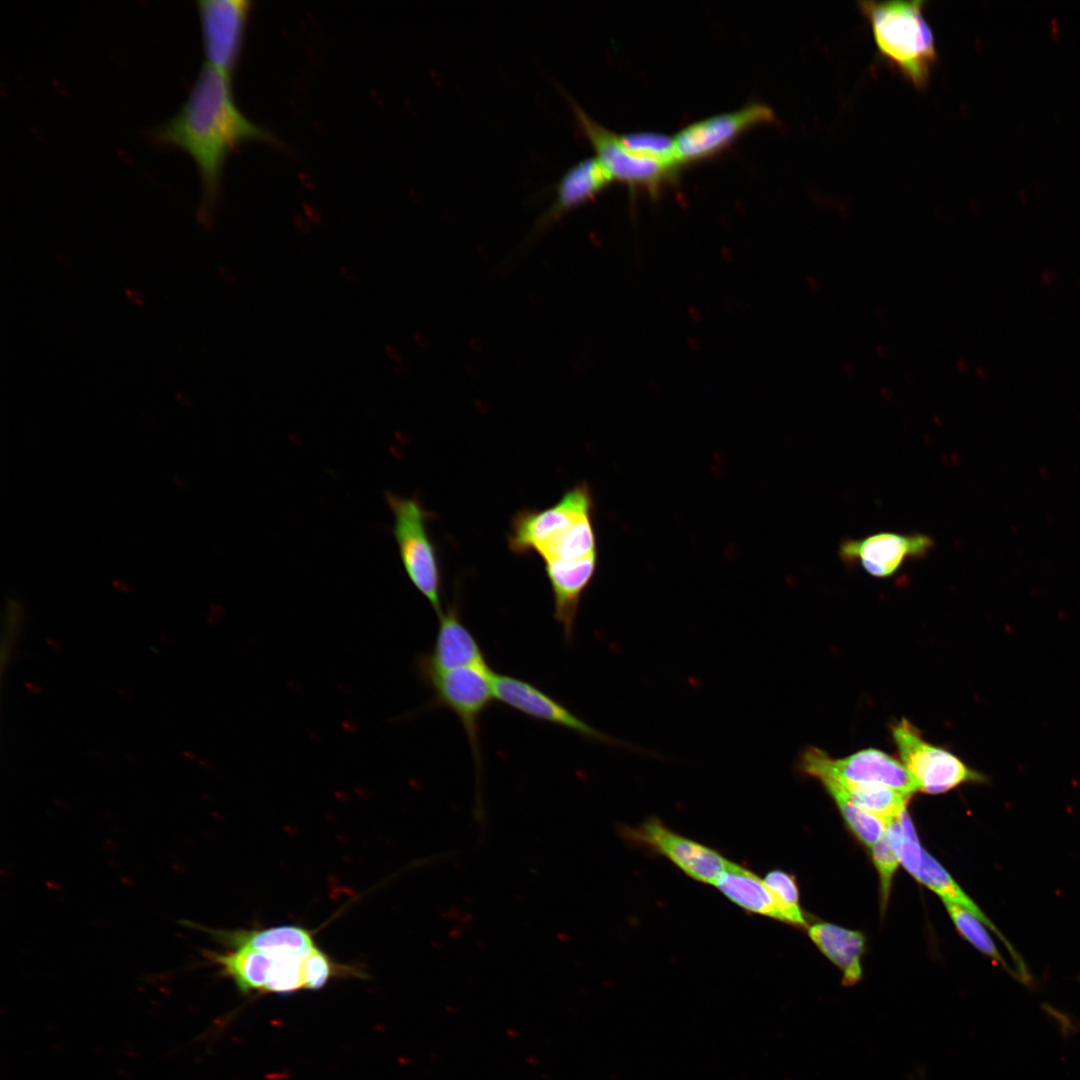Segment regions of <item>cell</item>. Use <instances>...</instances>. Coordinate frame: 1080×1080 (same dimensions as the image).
Masks as SVG:
<instances>
[{"label": "cell", "instance_id": "d4e9b609", "mask_svg": "<svg viewBox=\"0 0 1080 1080\" xmlns=\"http://www.w3.org/2000/svg\"><path fill=\"white\" fill-rule=\"evenodd\" d=\"M943 902L959 933L980 952L1011 972L981 922L962 907L948 901Z\"/></svg>", "mask_w": 1080, "mask_h": 1080}, {"label": "cell", "instance_id": "9a60e30c", "mask_svg": "<svg viewBox=\"0 0 1080 1080\" xmlns=\"http://www.w3.org/2000/svg\"><path fill=\"white\" fill-rule=\"evenodd\" d=\"M438 619V630L431 650L419 654L415 659L416 674L423 684L446 671L490 666L478 640L461 618L457 598Z\"/></svg>", "mask_w": 1080, "mask_h": 1080}, {"label": "cell", "instance_id": "30bf717a", "mask_svg": "<svg viewBox=\"0 0 1080 1080\" xmlns=\"http://www.w3.org/2000/svg\"><path fill=\"white\" fill-rule=\"evenodd\" d=\"M774 120V112L768 105L753 102L693 122L673 136L676 160L683 166L710 158L747 130Z\"/></svg>", "mask_w": 1080, "mask_h": 1080}, {"label": "cell", "instance_id": "6da1fadb", "mask_svg": "<svg viewBox=\"0 0 1080 1080\" xmlns=\"http://www.w3.org/2000/svg\"><path fill=\"white\" fill-rule=\"evenodd\" d=\"M183 924L209 933L223 946L203 955L243 995L318 990L335 978L365 976L359 968L332 959L318 946L313 931L302 926L223 930Z\"/></svg>", "mask_w": 1080, "mask_h": 1080}, {"label": "cell", "instance_id": "44dd1931", "mask_svg": "<svg viewBox=\"0 0 1080 1080\" xmlns=\"http://www.w3.org/2000/svg\"><path fill=\"white\" fill-rule=\"evenodd\" d=\"M837 783L856 806L886 821L898 817L910 799V796L881 784Z\"/></svg>", "mask_w": 1080, "mask_h": 1080}, {"label": "cell", "instance_id": "d6986e66", "mask_svg": "<svg viewBox=\"0 0 1080 1080\" xmlns=\"http://www.w3.org/2000/svg\"><path fill=\"white\" fill-rule=\"evenodd\" d=\"M714 885L744 910L783 921L775 896L764 880L750 870L729 861Z\"/></svg>", "mask_w": 1080, "mask_h": 1080}, {"label": "cell", "instance_id": "7402d4cb", "mask_svg": "<svg viewBox=\"0 0 1080 1080\" xmlns=\"http://www.w3.org/2000/svg\"><path fill=\"white\" fill-rule=\"evenodd\" d=\"M834 799L850 830L866 846L872 847L883 835L887 821L856 806L834 780H820Z\"/></svg>", "mask_w": 1080, "mask_h": 1080}, {"label": "cell", "instance_id": "ac0fdd59", "mask_svg": "<svg viewBox=\"0 0 1080 1080\" xmlns=\"http://www.w3.org/2000/svg\"><path fill=\"white\" fill-rule=\"evenodd\" d=\"M808 934L822 953L842 971L843 985L852 986L860 981L865 945L861 932L831 923H816L809 926Z\"/></svg>", "mask_w": 1080, "mask_h": 1080}, {"label": "cell", "instance_id": "4fadbf2b", "mask_svg": "<svg viewBox=\"0 0 1080 1080\" xmlns=\"http://www.w3.org/2000/svg\"><path fill=\"white\" fill-rule=\"evenodd\" d=\"M492 685L495 699L533 720L562 727L592 741L618 745L617 740L579 718L563 703L529 681L494 671Z\"/></svg>", "mask_w": 1080, "mask_h": 1080}, {"label": "cell", "instance_id": "2e32d148", "mask_svg": "<svg viewBox=\"0 0 1080 1080\" xmlns=\"http://www.w3.org/2000/svg\"><path fill=\"white\" fill-rule=\"evenodd\" d=\"M597 566V556L544 563L553 597V618L561 626L566 642L572 641L582 595Z\"/></svg>", "mask_w": 1080, "mask_h": 1080}, {"label": "cell", "instance_id": "52a82bcc", "mask_svg": "<svg viewBox=\"0 0 1080 1080\" xmlns=\"http://www.w3.org/2000/svg\"><path fill=\"white\" fill-rule=\"evenodd\" d=\"M593 497L587 483L567 490L554 505L545 509H524L511 521L507 542L516 554H541L566 535L584 516L593 514Z\"/></svg>", "mask_w": 1080, "mask_h": 1080}, {"label": "cell", "instance_id": "484cf974", "mask_svg": "<svg viewBox=\"0 0 1080 1080\" xmlns=\"http://www.w3.org/2000/svg\"><path fill=\"white\" fill-rule=\"evenodd\" d=\"M623 143L633 152L681 167L675 157L673 137L658 132L620 134Z\"/></svg>", "mask_w": 1080, "mask_h": 1080}, {"label": "cell", "instance_id": "8fae6325", "mask_svg": "<svg viewBox=\"0 0 1080 1080\" xmlns=\"http://www.w3.org/2000/svg\"><path fill=\"white\" fill-rule=\"evenodd\" d=\"M624 836L661 854L689 877L703 883L714 885L729 864L716 850L672 831L657 818L626 828Z\"/></svg>", "mask_w": 1080, "mask_h": 1080}, {"label": "cell", "instance_id": "4316f807", "mask_svg": "<svg viewBox=\"0 0 1080 1080\" xmlns=\"http://www.w3.org/2000/svg\"><path fill=\"white\" fill-rule=\"evenodd\" d=\"M899 819L901 824V864L916 879L922 865L924 849L920 845L915 827L906 809L901 812Z\"/></svg>", "mask_w": 1080, "mask_h": 1080}, {"label": "cell", "instance_id": "5b68a950", "mask_svg": "<svg viewBox=\"0 0 1080 1080\" xmlns=\"http://www.w3.org/2000/svg\"><path fill=\"white\" fill-rule=\"evenodd\" d=\"M489 667H466L438 674L424 683L432 690L421 711L445 708L460 721L468 739L476 775L482 770L481 719L494 698Z\"/></svg>", "mask_w": 1080, "mask_h": 1080}, {"label": "cell", "instance_id": "83f0119b", "mask_svg": "<svg viewBox=\"0 0 1080 1080\" xmlns=\"http://www.w3.org/2000/svg\"><path fill=\"white\" fill-rule=\"evenodd\" d=\"M25 685L29 690H31L35 694H39L41 692L40 687L38 685H36L35 683H33V682L32 683L27 682V683H25Z\"/></svg>", "mask_w": 1080, "mask_h": 1080}, {"label": "cell", "instance_id": "603a6c76", "mask_svg": "<svg viewBox=\"0 0 1080 1080\" xmlns=\"http://www.w3.org/2000/svg\"><path fill=\"white\" fill-rule=\"evenodd\" d=\"M900 815L887 821L881 838L872 846V857L879 874L881 903L885 907L889 898L893 875L901 863Z\"/></svg>", "mask_w": 1080, "mask_h": 1080}, {"label": "cell", "instance_id": "5bb4252c", "mask_svg": "<svg viewBox=\"0 0 1080 1080\" xmlns=\"http://www.w3.org/2000/svg\"><path fill=\"white\" fill-rule=\"evenodd\" d=\"M934 545V540L922 533L879 532L842 541L839 555L848 565H858L871 576L887 578L907 561L926 557Z\"/></svg>", "mask_w": 1080, "mask_h": 1080}, {"label": "cell", "instance_id": "7c38bea8", "mask_svg": "<svg viewBox=\"0 0 1080 1080\" xmlns=\"http://www.w3.org/2000/svg\"><path fill=\"white\" fill-rule=\"evenodd\" d=\"M199 13L204 53L208 65L232 77L235 71L251 12L244 0H201Z\"/></svg>", "mask_w": 1080, "mask_h": 1080}, {"label": "cell", "instance_id": "3957f363", "mask_svg": "<svg viewBox=\"0 0 1080 1080\" xmlns=\"http://www.w3.org/2000/svg\"><path fill=\"white\" fill-rule=\"evenodd\" d=\"M880 55L915 88L927 86L937 62L933 31L924 17L925 1H861Z\"/></svg>", "mask_w": 1080, "mask_h": 1080}, {"label": "cell", "instance_id": "cb8c5ba5", "mask_svg": "<svg viewBox=\"0 0 1080 1080\" xmlns=\"http://www.w3.org/2000/svg\"><path fill=\"white\" fill-rule=\"evenodd\" d=\"M775 896L783 917V922L796 926H806V918L799 903V890L795 877L781 870H773L763 879Z\"/></svg>", "mask_w": 1080, "mask_h": 1080}, {"label": "cell", "instance_id": "e0dca14e", "mask_svg": "<svg viewBox=\"0 0 1080 1080\" xmlns=\"http://www.w3.org/2000/svg\"><path fill=\"white\" fill-rule=\"evenodd\" d=\"M612 181L596 157L578 161L569 167L557 182L555 199L538 218L534 232L547 229L570 211L592 200Z\"/></svg>", "mask_w": 1080, "mask_h": 1080}, {"label": "cell", "instance_id": "ffe728a7", "mask_svg": "<svg viewBox=\"0 0 1080 1080\" xmlns=\"http://www.w3.org/2000/svg\"><path fill=\"white\" fill-rule=\"evenodd\" d=\"M916 880L934 891L943 899V901H948L962 907L975 916L982 924L991 929L1009 950L1017 966L1018 978L1023 981H1027L1030 978L1023 961L1019 958L1012 946L992 921L984 914V912H982L976 903L964 893L941 864L925 850L923 851L922 865Z\"/></svg>", "mask_w": 1080, "mask_h": 1080}, {"label": "cell", "instance_id": "7a4b0ae2", "mask_svg": "<svg viewBox=\"0 0 1080 1080\" xmlns=\"http://www.w3.org/2000/svg\"><path fill=\"white\" fill-rule=\"evenodd\" d=\"M231 80L204 63L179 110L147 134L153 144L179 148L194 160L202 188L199 217L206 222L214 214L229 155L251 141L279 143L239 109Z\"/></svg>", "mask_w": 1080, "mask_h": 1080}, {"label": "cell", "instance_id": "8992f818", "mask_svg": "<svg viewBox=\"0 0 1080 1080\" xmlns=\"http://www.w3.org/2000/svg\"><path fill=\"white\" fill-rule=\"evenodd\" d=\"M564 95L580 129L593 147L595 157L612 180L626 184L631 189L641 188L656 195L665 183L677 175L680 167L631 151L621 140L620 134L593 119L566 92Z\"/></svg>", "mask_w": 1080, "mask_h": 1080}, {"label": "cell", "instance_id": "9c48e42d", "mask_svg": "<svg viewBox=\"0 0 1080 1080\" xmlns=\"http://www.w3.org/2000/svg\"><path fill=\"white\" fill-rule=\"evenodd\" d=\"M799 768L819 780L881 784L910 797L919 791L917 782L902 763L876 749L835 759L818 748L810 747L802 753Z\"/></svg>", "mask_w": 1080, "mask_h": 1080}, {"label": "cell", "instance_id": "ba28073f", "mask_svg": "<svg viewBox=\"0 0 1080 1080\" xmlns=\"http://www.w3.org/2000/svg\"><path fill=\"white\" fill-rule=\"evenodd\" d=\"M902 764L913 776L919 791L947 792L963 783H982L986 777L968 767L954 754L926 742L906 719L892 727Z\"/></svg>", "mask_w": 1080, "mask_h": 1080}, {"label": "cell", "instance_id": "277c9868", "mask_svg": "<svg viewBox=\"0 0 1080 1080\" xmlns=\"http://www.w3.org/2000/svg\"><path fill=\"white\" fill-rule=\"evenodd\" d=\"M385 500L393 516L392 533L403 569L438 617L444 608L439 558L428 531L432 514L414 496L386 491Z\"/></svg>", "mask_w": 1080, "mask_h": 1080}]
</instances>
